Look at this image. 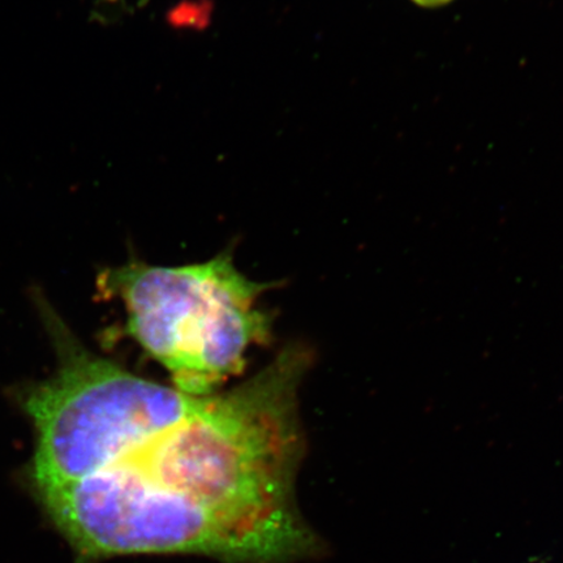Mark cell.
<instances>
[{
    "instance_id": "obj_3",
    "label": "cell",
    "mask_w": 563,
    "mask_h": 563,
    "mask_svg": "<svg viewBox=\"0 0 563 563\" xmlns=\"http://www.w3.org/2000/svg\"><path fill=\"white\" fill-rule=\"evenodd\" d=\"M214 11L213 0H179L166 12V24L178 32H206Z\"/></svg>"
},
{
    "instance_id": "obj_1",
    "label": "cell",
    "mask_w": 563,
    "mask_h": 563,
    "mask_svg": "<svg viewBox=\"0 0 563 563\" xmlns=\"http://www.w3.org/2000/svg\"><path fill=\"white\" fill-rule=\"evenodd\" d=\"M306 364L282 351L249 382L201 397L59 492L56 514L77 558L197 554L292 563L317 534L295 503L305 452L298 391Z\"/></svg>"
},
{
    "instance_id": "obj_5",
    "label": "cell",
    "mask_w": 563,
    "mask_h": 563,
    "mask_svg": "<svg viewBox=\"0 0 563 563\" xmlns=\"http://www.w3.org/2000/svg\"><path fill=\"white\" fill-rule=\"evenodd\" d=\"M412 2L422 7V9H439V7L446 5L453 0H412Z\"/></svg>"
},
{
    "instance_id": "obj_4",
    "label": "cell",
    "mask_w": 563,
    "mask_h": 563,
    "mask_svg": "<svg viewBox=\"0 0 563 563\" xmlns=\"http://www.w3.org/2000/svg\"><path fill=\"white\" fill-rule=\"evenodd\" d=\"M132 12V7L125 0H98L91 16L102 25H115L129 18Z\"/></svg>"
},
{
    "instance_id": "obj_2",
    "label": "cell",
    "mask_w": 563,
    "mask_h": 563,
    "mask_svg": "<svg viewBox=\"0 0 563 563\" xmlns=\"http://www.w3.org/2000/svg\"><path fill=\"white\" fill-rule=\"evenodd\" d=\"M101 285L122 300L126 332L188 396L214 394L271 336V317L257 306L271 285L246 278L229 251L195 265L133 262L106 272Z\"/></svg>"
}]
</instances>
